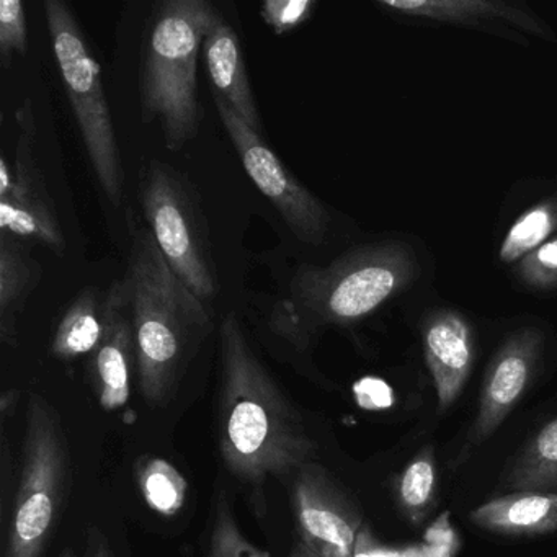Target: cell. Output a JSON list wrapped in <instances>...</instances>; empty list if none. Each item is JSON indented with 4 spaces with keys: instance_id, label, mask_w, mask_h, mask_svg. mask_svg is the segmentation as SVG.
<instances>
[{
    "instance_id": "1",
    "label": "cell",
    "mask_w": 557,
    "mask_h": 557,
    "mask_svg": "<svg viewBox=\"0 0 557 557\" xmlns=\"http://www.w3.org/2000/svg\"><path fill=\"white\" fill-rule=\"evenodd\" d=\"M218 347L221 456L227 471L253 488L263 511L269 479L296 474L314 461L318 443L257 357L234 312L221 324Z\"/></svg>"
},
{
    "instance_id": "2",
    "label": "cell",
    "mask_w": 557,
    "mask_h": 557,
    "mask_svg": "<svg viewBox=\"0 0 557 557\" xmlns=\"http://www.w3.org/2000/svg\"><path fill=\"white\" fill-rule=\"evenodd\" d=\"M135 329L139 389L161 404L190 348L211 329V308L175 275L148 227L133 233L122 280Z\"/></svg>"
},
{
    "instance_id": "3",
    "label": "cell",
    "mask_w": 557,
    "mask_h": 557,
    "mask_svg": "<svg viewBox=\"0 0 557 557\" xmlns=\"http://www.w3.org/2000/svg\"><path fill=\"white\" fill-rule=\"evenodd\" d=\"M417 273L416 252L400 243L358 247L327 267H301L289 283L288 298L275 306L273 329L302 347L318 329L373 314Z\"/></svg>"
},
{
    "instance_id": "4",
    "label": "cell",
    "mask_w": 557,
    "mask_h": 557,
    "mask_svg": "<svg viewBox=\"0 0 557 557\" xmlns=\"http://www.w3.org/2000/svg\"><path fill=\"white\" fill-rule=\"evenodd\" d=\"M218 14L208 0H164L149 15L139 57V103L143 122L161 126L171 151H181L200 132L198 57Z\"/></svg>"
},
{
    "instance_id": "5",
    "label": "cell",
    "mask_w": 557,
    "mask_h": 557,
    "mask_svg": "<svg viewBox=\"0 0 557 557\" xmlns=\"http://www.w3.org/2000/svg\"><path fill=\"white\" fill-rule=\"evenodd\" d=\"M48 34L94 174L113 207L123 201L125 172L102 73L79 22L63 0L45 2Z\"/></svg>"
},
{
    "instance_id": "6",
    "label": "cell",
    "mask_w": 557,
    "mask_h": 557,
    "mask_svg": "<svg viewBox=\"0 0 557 557\" xmlns=\"http://www.w3.org/2000/svg\"><path fill=\"white\" fill-rule=\"evenodd\" d=\"M70 478V449L60 417L45 397L32 394L4 557H44L66 500Z\"/></svg>"
},
{
    "instance_id": "7",
    "label": "cell",
    "mask_w": 557,
    "mask_h": 557,
    "mask_svg": "<svg viewBox=\"0 0 557 557\" xmlns=\"http://www.w3.org/2000/svg\"><path fill=\"white\" fill-rule=\"evenodd\" d=\"M139 201L165 262L205 305L218 292L216 265L207 221L190 182L161 161H149Z\"/></svg>"
},
{
    "instance_id": "8",
    "label": "cell",
    "mask_w": 557,
    "mask_h": 557,
    "mask_svg": "<svg viewBox=\"0 0 557 557\" xmlns=\"http://www.w3.org/2000/svg\"><path fill=\"white\" fill-rule=\"evenodd\" d=\"M214 106L250 181L301 243L321 246L331 226L324 205L283 165L260 133L250 128L221 97L214 96Z\"/></svg>"
},
{
    "instance_id": "9",
    "label": "cell",
    "mask_w": 557,
    "mask_h": 557,
    "mask_svg": "<svg viewBox=\"0 0 557 557\" xmlns=\"http://www.w3.org/2000/svg\"><path fill=\"white\" fill-rule=\"evenodd\" d=\"M17 129L15 161L11 164L4 156L0 161V230L25 243L37 240L63 256L66 240L44 172L34 158L37 125L28 99L17 110Z\"/></svg>"
},
{
    "instance_id": "10",
    "label": "cell",
    "mask_w": 557,
    "mask_h": 557,
    "mask_svg": "<svg viewBox=\"0 0 557 557\" xmlns=\"http://www.w3.org/2000/svg\"><path fill=\"white\" fill-rule=\"evenodd\" d=\"M293 510L301 543L309 549L321 557H354L360 511L318 462L296 472Z\"/></svg>"
},
{
    "instance_id": "11",
    "label": "cell",
    "mask_w": 557,
    "mask_h": 557,
    "mask_svg": "<svg viewBox=\"0 0 557 557\" xmlns=\"http://www.w3.org/2000/svg\"><path fill=\"white\" fill-rule=\"evenodd\" d=\"M540 348L541 335L527 329L511 335L497 351L485 374L469 445L479 446L491 438L520 403L533 380Z\"/></svg>"
},
{
    "instance_id": "12",
    "label": "cell",
    "mask_w": 557,
    "mask_h": 557,
    "mask_svg": "<svg viewBox=\"0 0 557 557\" xmlns=\"http://www.w3.org/2000/svg\"><path fill=\"white\" fill-rule=\"evenodd\" d=\"M106 309V335L90 355L89 370L100 406L115 410L128 403L136 360L135 329L132 318L126 315L129 308L122 280L110 286Z\"/></svg>"
},
{
    "instance_id": "13",
    "label": "cell",
    "mask_w": 557,
    "mask_h": 557,
    "mask_svg": "<svg viewBox=\"0 0 557 557\" xmlns=\"http://www.w3.org/2000/svg\"><path fill=\"white\" fill-rule=\"evenodd\" d=\"M422 341L426 367L438 396V412H446L471 374L475 357L474 334L458 312L438 311L423 322Z\"/></svg>"
},
{
    "instance_id": "14",
    "label": "cell",
    "mask_w": 557,
    "mask_h": 557,
    "mask_svg": "<svg viewBox=\"0 0 557 557\" xmlns=\"http://www.w3.org/2000/svg\"><path fill=\"white\" fill-rule=\"evenodd\" d=\"M201 53L214 86V96L221 97L250 128L262 132V119L250 86L239 37L221 14L205 38Z\"/></svg>"
},
{
    "instance_id": "15",
    "label": "cell",
    "mask_w": 557,
    "mask_h": 557,
    "mask_svg": "<svg viewBox=\"0 0 557 557\" xmlns=\"http://www.w3.org/2000/svg\"><path fill=\"white\" fill-rule=\"evenodd\" d=\"M383 9L425 21L446 24H508L515 28L547 37L546 25L527 8L507 2H485V0H380Z\"/></svg>"
},
{
    "instance_id": "16",
    "label": "cell",
    "mask_w": 557,
    "mask_h": 557,
    "mask_svg": "<svg viewBox=\"0 0 557 557\" xmlns=\"http://www.w3.org/2000/svg\"><path fill=\"white\" fill-rule=\"evenodd\" d=\"M469 520L491 533L531 536L557 531L556 492L520 491L474 508Z\"/></svg>"
},
{
    "instance_id": "17",
    "label": "cell",
    "mask_w": 557,
    "mask_h": 557,
    "mask_svg": "<svg viewBox=\"0 0 557 557\" xmlns=\"http://www.w3.org/2000/svg\"><path fill=\"white\" fill-rule=\"evenodd\" d=\"M41 280V265L25 240L0 234V341L18 345V318Z\"/></svg>"
},
{
    "instance_id": "18",
    "label": "cell",
    "mask_w": 557,
    "mask_h": 557,
    "mask_svg": "<svg viewBox=\"0 0 557 557\" xmlns=\"http://www.w3.org/2000/svg\"><path fill=\"white\" fill-rule=\"evenodd\" d=\"M106 331V298L100 301L99 292L87 286L61 318L51 341V355L63 361L92 355Z\"/></svg>"
},
{
    "instance_id": "19",
    "label": "cell",
    "mask_w": 557,
    "mask_h": 557,
    "mask_svg": "<svg viewBox=\"0 0 557 557\" xmlns=\"http://www.w3.org/2000/svg\"><path fill=\"white\" fill-rule=\"evenodd\" d=\"M507 485L515 492L557 487V417L524 446L508 472Z\"/></svg>"
},
{
    "instance_id": "20",
    "label": "cell",
    "mask_w": 557,
    "mask_h": 557,
    "mask_svg": "<svg viewBox=\"0 0 557 557\" xmlns=\"http://www.w3.org/2000/svg\"><path fill=\"white\" fill-rule=\"evenodd\" d=\"M135 474L143 498L152 511L169 518L182 510L188 484L172 462L146 456L136 462Z\"/></svg>"
},
{
    "instance_id": "21",
    "label": "cell",
    "mask_w": 557,
    "mask_h": 557,
    "mask_svg": "<svg viewBox=\"0 0 557 557\" xmlns=\"http://www.w3.org/2000/svg\"><path fill=\"white\" fill-rule=\"evenodd\" d=\"M557 230V205L553 201L536 205L521 214L500 246V260L513 263L543 246Z\"/></svg>"
},
{
    "instance_id": "22",
    "label": "cell",
    "mask_w": 557,
    "mask_h": 557,
    "mask_svg": "<svg viewBox=\"0 0 557 557\" xmlns=\"http://www.w3.org/2000/svg\"><path fill=\"white\" fill-rule=\"evenodd\" d=\"M436 492V466L432 449L426 448L404 469L397 485L400 507L419 523L433 505Z\"/></svg>"
},
{
    "instance_id": "23",
    "label": "cell",
    "mask_w": 557,
    "mask_h": 557,
    "mask_svg": "<svg viewBox=\"0 0 557 557\" xmlns=\"http://www.w3.org/2000/svg\"><path fill=\"white\" fill-rule=\"evenodd\" d=\"M208 557H269L240 530L226 495L221 494L214 508Z\"/></svg>"
},
{
    "instance_id": "24",
    "label": "cell",
    "mask_w": 557,
    "mask_h": 557,
    "mask_svg": "<svg viewBox=\"0 0 557 557\" xmlns=\"http://www.w3.org/2000/svg\"><path fill=\"white\" fill-rule=\"evenodd\" d=\"M28 50L27 15L21 0L0 2V58L2 66H11L15 54Z\"/></svg>"
},
{
    "instance_id": "25",
    "label": "cell",
    "mask_w": 557,
    "mask_h": 557,
    "mask_svg": "<svg viewBox=\"0 0 557 557\" xmlns=\"http://www.w3.org/2000/svg\"><path fill=\"white\" fill-rule=\"evenodd\" d=\"M315 9V0H267L260 5V17L273 34L285 35L305 25Z\"/></svg>"
},
{
    "instance_id": "26",
    "label": "cell",
    "mask_w": 557,
    "mask_h": 557,
    "mask_svg": "<svg viewBox=\"0 0 557 557\" xmlns=\"http://www.w3.org/2000/svg\"><path fill=\"white\" fill-rule=\"evenodd\" d=\"M520 278L528 286L550 289L557 286V239L547 240L520 263Z\"/></svg>"
},
{
    "instance_id": "27",
    "label": "cell",
    "mask_w": 557,
    "mask_h": 557,
    "mask_svg": "<svg viewBox=\"0 0 557 557\" xmlns=\"http://www.w3.org/2000/svg\"><path fill=\"white\" fill-rule=\"evenodd\" d=\"M355 396L364 409H387L394 404V393L386 381L380 377H363L355 384Z\"/></svg>"
},
{
    "instance_id": "28",
    "label": "cell",
    "mask_w": 557,
    "mask_h": 557,
    "mask_svg": "<svg viewBox=\"0 0 557 557\" xmlns=\"http://www.w3.org/2000/svg\"><path fill=\"white\" fill-rule=\"evenodd\" d=\"M83 557H115L109 537L99 528H89L86 536V549Z\"/></svg>"
},
{
    "instance_id": "29",
    "label": "cell",
    "mask_w": 557,
    "mask_h": 557,
    "mask_svg": "<svg viewBox=\"0 0 557 557\" xmlns=\"http://www.w3.org/2000/svg\"><path fill=\"white\" fill-rule=\"evenodd\" d=\"M292 557H321V556H319V554H315L314 550L309 549V547L306 546L305 543H301V541H299V543H296L295 547H293Z\"/></svg>"
},
{
    "instance_id": "30",
    "label": "cell",
    "mask_w": 557,
    "mask_h": 557,
    "mask_svg": "<svg viewBox=\"0 0 557 557\" xmlns=\"http://www.w3.org/2000/svg\"><path fill=\"white\" fill-rule=\"evenodd\" d=\"M60 557H76V556H74L73 550L66 549V550H63V553H61Z\"/></svg>"
}]
</instances>
